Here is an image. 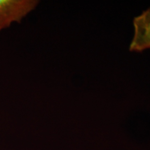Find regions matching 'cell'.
<instances>
[{
	"mask_svg": "<svg viewBox=\"0 0 150 150\" xmlns=\"http://www.w3.org/2000/svg\"><path fill=\"white\" fill-rule=\"evenodd\" d=\"M39 2L38 0H0V33L13 23H20Z\"/></svg>",
	"mask_w": 150,
	"mask_h": 150,
	"instance_id": "obj_1",
	"label": "cell"
},
{
	"mask_svg": "<svg viewBox=\"0 0 150 150\" xmlns=\"http://www.w3.org/2000/svg\"><path fill=\"white\" fill-rule=\"evenodd\" d=\"M134 35L129 51L142 52L150 49V7L133 20Z\"/></svg>",
	"mask_w": 150,
	"mask_h": 150,
	"instance_id": "obj_2",
	"label": "cell"
}]
</instances>
